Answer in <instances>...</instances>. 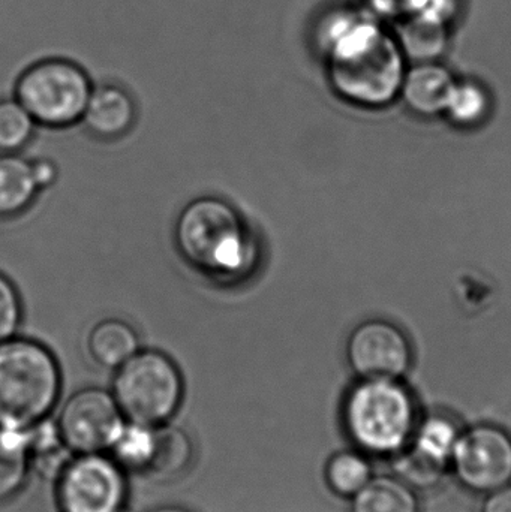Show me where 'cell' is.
Wrapping results in <instances>:
<instances>
[{
    "instance_id": "20",
    "label": "cell",
    "mask_w": 511,
    "mask_h": 512,
    "mask_svg": "<svg viewBox=\"0 0 511 512\" xmlns=\"http://www.w3.org/2000/svg\"><path fill=\"white\" fill-rule=\"evenodd\" d=\"M29 463V429H0V502L21 489Z\"/></svg>"
},
{
    "instance_id": "21",
    "label": "cell",
    "mask_w": 511,
    "mask_h": 512,
    "mask_svg": "<svg viewBox=\"0 0 511 512\" xmlns=\"http://www.w3.org/2000/svg\"><path fill=\"white\" fill-rule=\"evenodd\" d=\"M327 483L336 495L353 498L371 481L369 460L357 451H342L327 463Z\"/></svg>"
},
{
    "instance_id": "5",
    "label": "cell",
    "mask_w": 511,
    "mask_h": 512,
    "mask_svg": "<svg viewBox=\"0 0 511 512\" xmlns=\"http://www.w3.org/2000/svg\"><path fill=\"white\" fill-rule=\"evenodd\" d=\"M111 394L129 423L161 426L182 403V372L165 352L141 348L114 372Z\"/></svg>"
},
{
    "instance_id": "2",
    "label": "cell",
    "mask_w": 511,
    "mask_h": 512,
    "mask_svg": "<svg viewBox=\"0 0 511 512\" xmlns=\"http://www.w3.org/2000/svg\"><path fill=\"white\" fill-rule=\"evenodd\" d=\"M173 239L188 267L209 279L234 283L257 270V237L242 213L222 198L200 197L186 204Z\"/></svg>"
},
{
    "instance_id": "16",
    "label": "cell",
    "mask_w": 511,
    "mask_h": 512,
    "mask_svg": "<svg viewBox=\"0 0 511 512\" xmlns=\"http://www.w3.org/2000/svg\"><path fill=\"white\" fill-rule=\"evenodd\" d=\"M393 32L410 63L447 60L456 30L414 15L393 24Z\"/></svg>"
},
{
    "instance_id": "3",
    "label": "cell",
    "mask_w": 511,
    "mask_h": 512,
    "mask_svg": "<svg viewBox=\"0 0 511 512\" xmlns=\"http://www.w3.org/2000/svg\"><path fill=\"white\" fill-rule=\"evenodd\" d=\"M62 370L48 346L30 337L0 342V429L27 430L53 411Z\"/></svg>"
},
{
    "instance_id": "8",
    "label": "cell",
    "mask_w": 511,
    "mask_h": 512,
    "mask_svg": "<svg viewBox=\"0 0 511 512\" xmlns=\"http://www.w3.org/2000/svg\"><path fill=\"white\" fill-rule=\"evenodd\" d=\"M126 481L122 469L101 454H80L59 478L62 512H123Z\"/></svg>"
},
{
    "instance_id": "1",
    "label": "cell",
    "mask_w": 511,
    "mask_h": 512,
    "mask_svg": "<svg viewBox=\"0 0 511 512\" xmlns=\"http://www.w3.org/2000/svg\"><path fill=\"white\" fill-rule=\"evenodd\" d=\"M321 62L333 95L366 111L398 104L410 65L393 27L375 14L335 42Z\"/></svg>"
},
{
    "instance_id": "19",
    "label": "cell",
    "mask_w": 511,
    "mask_h": 512,
    "mask_svg": "<svg viewBox=\"0 0 511 512\" xmlns=\"http://www.w3.org/2000/svg\"><path fill=\"white\" fill-rule=\"evenodd\" d=\"M351 512H420L419 499L398 477L371 478L353 496Z\"/></svg>"
},
{
    "instance_id": "6",
    "label": "cell",
    "mask_w": 511,
    "mask_h": 512,
    "mask_svg": "<svg viewBox=\"0 0 511 512\" xmlns=\"http://www.w3.org/2000/svg\"><path fill=\"white\" fill-rule=\"evenodd\" d=\"M93 87L86 69L74 60L47 57L18 75L14 98L36 125L65 129L81 122Z\"/></svg>"
},
{
    "instance_id": "9",
    "label": "cell",
    "mask_w": 511,
    "mask_h": 512,
    "mask_svg": "<svg viewBox=\"0 0 511 512\" xmlns=\"http://www.w3.org/2000/svg\"><path fill=\"white\" fill-rule=\"evenodd\" d=\"M348 364L359 378L402 379L414 363V348L404 328L389 319L356 325L345 346Z\"/></svg>"
},
{
    "instance_id": "26",
    "label": "cell",
    "mask_w": 511,
    "mask_h": 512,
    "mask_svg": "<svg viewBox=\"0 0 511 512\" xmlns=\"http://www.w3.org/2000/svg\"><path fill=\"white\" fill-rule=\"evenodd\" d=\"M33 165V173H35L36 182H38L39 188L41 191L44 189L50 188L51 185H54L57 179V167L53 161L50 159L42 158L35 159L32 161Z\"/></svg>"
},
{
    "instance_id": "7",
    "label": "cell",
    "mask_w": 511,
    "mask_h": 512,
    "mask_svg": "<svg viewBox=\"0 0 511 512\" xmlns=\"http://www.w3.org/2000/svg\"><path fill=\"white\" fill-rule=\"evenodd\" d=\"M125 424L113 394L89 387L66 400L57 420V432L68 450L99 454L113 447Z\"/></svg>"
},
{
    "instance_id": "14",
    "label": "cell",
    "mask_w": 511,
    "mask_h": 512,
    "mask_svg": "<svg viewBox=\"0 0 511 512\" xmlns=\"http://www.w3.org/2000/svg\"><path fill=\"white\" fill-rule=\"evenodd\" d=\"M194 456L191 439L179 427L170 424L152 427V442L141 474L165 483L180 477Z\"/></svg>"
},
{
    "instance_id": "15",
    "label": "cell",
    "mask_w": 511,
    "mask_h": 512,
    "mask_svg": "<svg viewBox=\"0 0 511 512\" xmlns=\"http://www.w3.org/2000/svg\"><path fill=\"white\" fill-rule=\"evenodd\" d=\"M86 349L96 366L116 372L140 351V336L129 322L105 318L90 328L86 336Z\"/></svg>"
},
{
    "instance_id": "22",
    "label": "cell",
    "mask_w": 511,
    "mask_h": 512,
    "mask_svg": "<svg viewBox=\"0 0 511 512\" xmlns=\"http://www.w3.org/2000/svg\"><path fill=\"white\" fill-rule=\"evenodd\" d=\"M36 126L17 99H0V153L23 150L32 140Z\"/></svg>"
},
{
    "instance_id": "25",
    "label": "cell",
    "mask_w": 511,
    "mask_h": 512,
    "mask_svg": "<svg viewBox=\"0 0 511 512\" xmlns=\"http://www.w3.org/2000/svg\"><path fill=\"white\" fill-rule=\"evenodd\" d=\"M360 2L372 14L393 26V24L405 20V18L416 15L422 9L425 0H360Z\"/></svg>"
},
{
    "instance_id": "13",
    "label": "cell",
    "mask_w": 511,
    "mask_h": 512,
    "mask_svg": "<svg viewBox=\"0 0 511 512\" xmlns=\"http://www.w3.org/2000/svg\"><path fill=\"white\" fill-rule=\"evenodd\" d=\"M495 95L491 86L476 75H459L447 99L443 117L461 131H474L491 120Z\"/></svg>"
},
{
    "instance_id": "23",
    "label": "cell",
    "mask_w": 511,
    "mask_h": 512,
    "mask_svg": "<svg viewBox=\"0 0 511 512\" xmlns=\"http://www.w3.org/2000/svg\"><path fill=\"white\" fill-rule=\"evenodd\" d=\"M23 321V301L17 286L0 273V342L17 336Z\"/></svg>"
},
{
    "instance_id": "12",
    "label": "cell",
    "mask_w": 511,
    "mask_h": 512,
    "mask_svg": "<svg viewBox=\"0 0 511 512\" xmlns=\"http://www.w3.org/2000/svg\"><path fill=\"white\" fill-rule=\"evenodd\" d=\"M135 120L134 96L119 84L105 83L93 87L80 123L92 137L111 141L129 134Z\"/></svg>"
},
{
    "instance_id": "18",
    "label": "cell",
    "mask_w": 511,
    "mask_h": 512,
    "mask_svg": "<svg viewBox=\"0 0 511 512\" xmlns=\"http://www.w3.org/2000/svg\"><path fill=\"white\" fill-rule=\"evenodd\" d=\"M39 192L32 161L18 153H0V219L26 212Z\"/></svg>"
},
{
    "instance_id": "10",
    "label": "cell",
    "mask_w": 511,
    "mask_h": 512,
    "mask_svg": "<svg viewBox=\"0 0 511 512\" xmlns=\"http://www.w3.org/2000/svg\"><path fill=\"white\" fill-rule=\"evenodd\" d=\"M453 474L471 492H495L511 484V436L480 424L462 432L450 460Z\"/></svg>"
},
{
    "instance_id": "11",
    "label": "cell",
    "mask_w": 511,
    "mask_h": 512,
    "mask_svg": "<svg viewBox=\"0 0 511 512\" xmlns=\"http://www.w3.org/2000/svg\"><path fill=\"white\" fill-rule=\"evenodd\" d=\"M456 77L458 74L446 60L410 63L399 102L420 119L443 117Z\"/></svg>"
},
{
    "instance_id": "24",
    "label": "cell",
    "mask_w": 511,
    "mask_h": 512,
    "mask_svg": "<svg viewBox=\"0 0 511 512\" xmlns=\"http://www.w3.org/2000/svg\"><path fill=\"white\" fill-rule=\"evenodd\" d=\"M467 5L468 0H425L416 15L458 30L467 14Z\"/></svg>"
},
{
    "instance_id": "17",
    "label": "cell",
    "mask_w": 511,
    "mask_h": 512,
    "mask_svg": "<svg viewBox=\"0 0 511 512\" xmlns=\"http://www.w3.org/2000/svg\"><path fill=\"white\" fill-rule=\"evenodd\" d=\"M461 433L450 415L431 414L420 418L407 450L426 465L446 471Z\"/></svg>"
},
{
    "instance_id": "27",
    "label": "cell",
    "mask_w": 511,
    "mask_h": 512,
    "mask_svg": "<svg viewBox=\"0 0 511 512\" xmlns=\"http://www.w3.org/2000/svg\"><path fill=\"white\" fill-rule=\"evenodd\" d=\"M480 512H511V484L488 493Z\"/></svg>"
},
{
    "instance_id": "4",
    "label": "cell",
    "mask_w": 511,
    "mask_h": 512,
    "mask_svg": "<svg viewBox=\"0 0 511 512\" xmlns=\"http://www.w3.org/2000/svg\"><path fill=\"white\" fill-rule=\"evenodd\" d=\"M342 418L363 453L383 457L404 451L420 421L414 394L392 378H359L345 396Z\"/></svg>"
},
{
    "instance_id": "28",
    "label": "cell",
    "mask_w": 511,
    "mask_h": 512,
    "mask_svg": "<svg viewBox=\"0 0 511 512\" xmlns=\"http://www.w3.org/2000/svg\"><path fill=\"white\" fill-rule=\"evenodd\" d=\"M152 512H191L188 510H185V508H179V507H162L158 508V510H153Z\"/></svg>"
}]
</instances>
